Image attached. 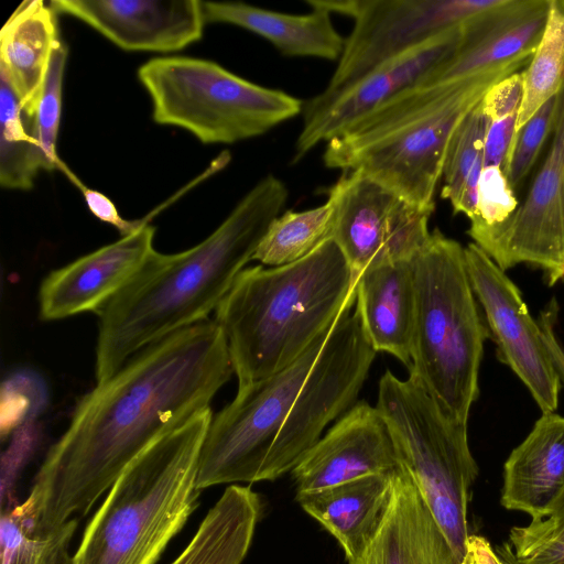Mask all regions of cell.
<instances>
[{
  "mask_svg": "<svg viewBox=\"0 0 564 564\" xmlns=\"http://www.w3.org/2000/svg\"><path fill=\"white\" fill-rule=\"evenodd\" d=\"M77 525L78 518H73L44 534H33L20 505L1 509V564H72L69 545Z\"/></svg>",
  "mask_w": 564,
  "mask_h": 564,
  "instance_id": "obj_29",
  "label": "cell"
},
{
  "mask_svg": "<svg viewBox=\"0 0 564 564\" xmlns=\"http://www.w3.org/2000/svg\"><path fill=\"white\" fill-rule=\"evenodd\" d=\"M1 434L14 432L34 422L46 402L45 384L39 376L28 370L12 373L2 384Z\"/></svg>",
  "mask_w": 564,
  "mask_h": 564,
  "instance_id": "obj_34",
  "label": "cell"
},
{
  "mask_svg": "<svg viewBox=\"0 0 564 564\" xmlns=\"http://www.w3.org/2000/svg\"><path fill=\"white\" fill-rule=\"evenodd\" d=\"M564 489V416L542 413L503 465L501 506L535 518Z\"/></svg>",
  "mask_w": 564,
  "mask_h": 564,
  "instance_id": "obj_21",
  "label": "cell"
},
{
  "mask_svg": "<svg viewBox=\"0 0 564 564\" xmlns=\"http://www.w3.org/2000/svg\"><path fill=\"white\" fill-rule=\"evenodd\" d=\"M557 107V95L549 99L517 132L506 175L516 191L525 181L540 153L550 140Z\"/></svg>",
  "mask_w": 564,
  "mask_h": 564,
  "instance_id": "obj_33",
  "label": "cell"
},
{
  "mask_svg": "<svg viewBox=\"0 0 564 564\" xmlns=\"http://www.w3.org/2000/svg\"><path fill=\"white\" fill-rule=\"evenodd\" d=\"M557 317V304L553 299L536 319L546 350L552 364L557 372L561 387L564 388V349L561 346L555 334V323Z\"/></svg>",
  "mask_w": 564,
  "mask_h": 564,
  "instance_id": "obj_40",
  "label": "cell"
},
{
  "mask_svg": "<svg viewBox=\"0 0 564 564\" xmlns=\"http://www.w3.org/2000/svg\"><path fill=\"white\" fill-rule=\"evenodd\" d=\"M206 23H228L269 41L288 57L340 58L345 40L336 30L332 14L311 7L305 14L276 12L242 2L202 1Z\"/></svg>",
  "mask_w": 564,
  "mask_h": 564,
  "instance_id": "obj_22",
  "label": "cell"
},
{
  "mask_svg": "<svg viewBox=\"0 0 564 564\" xmlns=\"http://www.w3.org/2000/svg\"><path fill=\"white\" fill-rule=\"evenodd\" d=\"M412 264L415 317L409 377L448 416L467 424L490 336L469 281L465 247L434 229Z\"/></svg>",
  "mask_w": 564,
  "mask_h": 564,
  "instance_id": "obj_7",
  "label": "cell"
},
{
  "mask_svg": "<svg viewBox=\"0 0 564 564\" xmlns=\"http://www.w3.org/2000/svg\"><path fill=\"white\" fill-rule=\"evenodd\" d=\"M501 0H306L330 14L354 20L350 35L324 89L338 91L378 67L444 32L457 28Z\"/></svg>",
  "mask_w": 564,
  "mask_h": 564,
  "instance_id": "obj_10",
  "label": "cell"
},
{
  "mask_svg": "<svg viewBox=\"0 0 564 564\" xmlns=\"http://www.w3.org/2000/svg\"><path fill=\"white\" fill-rule=\"evenodd\" d=\"M59 41L56 12L42 0L23 1L1 30L0 73L30 117Z\"/></svg>",
  "mask_w": 564,
  "mask_h": 564,
  "instance_id": "obj_24",
  "label": "cell"
},
{
  "mask_svg": "<svg viewBox=\"0 0 564 564\" xmlns=\"http://www.w3.org/2000/svg\"><path fill=\"white\" fill-rule=\"evenodd\" d=\"M288 197L285 183L268 174L202 242L173 254L154 251L97 313V383L145 347L207 321L252 260Z\"/></svg>",
  "mask_w": 564,
  "mask_h": 564,
  "instance_id": "obj_3",
  "label": "cell"
},
{
  "mask_svg": "<svg viewBox=\"0 0 564 564\" xmlns=\"http://www.w3.org/2000/svg\"><path fill=\"white\" fill-rule=\"evenodd\" d=\"M400 468L389 429L366 401L356 402L291 470L296 497Z\"/></svg>",
  "mask_w": 564,
  "mask_h": 564,
  "instance_id": "obj_16",
  "label": "cell"
},
{
  "mask_svg": "<svg viewBox=\"0 0 564 564\" xmlns=\"http://www.w3.org/2000/svg\"><path fill=\"white\" fill-rule=\"evenodd\" d=\"M70 181L80 189V192L84 196V199L86 202V205H87L88 209L90 210V213L95 217H97L99 220L107 223V224L113 226L115 228H117V230L120 232V235L122 237H126V236H129V235L135 232L142 226L148 224L147 221H142V220L131 221V220L123 219L119 215L112 200L109 199L105 194L89 188L88 186L83 184L80 182V180H78V177H76V175H74L70 178Z\"/></svg>",
  "mask_w": 564,
  "mask_h": 564,
  "instance_id": "obj_39",
  "label": "cell"
},
{
  "mask_svg": "<svg viewBox=\"0 0 564 564\" xmlns=\"http://www.w3.org/2000/svg\"><path fill=\"white\" fill-rule=\"evenodd\" d=\"M467 234L503 271L525 263L550 286L564 280V79L550 145L525 197L505 221H470Z\"/></svg>",
  "mask_w": 564,
  "mask_h": 564,
  "instance_id": "obj_12",
  "label": "cell"
},
{
  "mask_svg": "<svg viewBox=\"0 0 564 564\" xmlns=\"http://www.w3.org/2000/svg\"><path fill=\"white\" fill-rule=\"evenodd\" d=\"M527 525L512 527L505 543V564H564V489Z\"/></svg>",
  "mask_w": 564,
  "mask_h": 564,
  "instance_id": "obj_30",
  "label": "cell"
},
{
  "mask_svg": "<svg viewBox=\"0 0 564 564\" xmlns=\"http://www.w3.org/2000/svg\"><path fill=\"white\" fill-rule=\"evenodd\" d=\"M127 51L175 52L198 41L206 24L198 0H52Z\"/></svg>",
  "mask_w": 564,
  "mask_h": 564,
  "instance_id": "obj_17",
  "label": "cell"
},
{
  "mask_svg": "<svg viewBox=\"0 0 564 564\" xmlns=\"http://www.w3.org/2000/svg\"><path fill=\"white\" fill-rule=\"evenodd\" d=\"M155 229L135 232L52 271L39 291L40 317L57 321L85 312L98 313L144 267Z\"/></svg>",
  "mask_w": 564,
  "mask_h": 564,
  "instance_id": "obj_18",
  "label": "cell"
},
{
  "mask_svg": "<svg viewBox=\"0 0 564 564\" xmlns=\"http://www.w3.org/2000/svg\"><path fill=\"white\" fill-rule=\"evenodd\" d=\"M489 124L481 100L466 115L455 129L445 155L441 196L453 207L462 193L476 162L482 156Z\"/></svg>",
  "mask_w": 564,
  "mask_h": 564,
  "instance_id": "obj_32",
  "label": "cell"
},
{
  "mask_svg": "<svg viewBox=\"0 0 564 564\" xmlns=\"http://www.w3.org/2000/svg\"><path fill=\"white\" fill-rule=\"evenodd\" d=\"M44 170L31 133V118L7 77L0 73V185L28 191Z\"/></svg>",
  "mask_w": 564,
  "mask_h": 564,
  "instance_id": "obj_26",
  "label": "cell"
},
{
  "mask_svg": "<svg viewBox=\"0 0 564 564\" xmlns=\"http://www.w3.org/2000/svg\"><path fill=\"white\" fill-rule=\"evenodd\" d=\"M550 7L551 0H501L477 14L464 24L463 40L453 56L420 84H449L508 68L521 70L538 47Z\"/></svg>",
  "mask_w": 564,
  "mask_h": 564,
  "instance_id": "obj_15",
  "label": "cell"
},
{
  "mask_svg": "<svg viewBox=\"0 0 564 564\" xmlns=\"http://www.w3.org/2000/svg\"><path fill=\"white\" fill-rule=\"evenodd\" d=\"M260 514L257 492L249 486H228L189 544L171 564H241Z\"/></svg>",
  "mask_w": 564,
  "mask_h": 564,
  "instance_id": "obj_25",
  "label": "cell"
},
{
  "mask_svg": "<svg viewBox=\"0 0 564 564\" xmlns=\"http://www.w3.org/2000/svg\"><path fill=\"white\" fill-rule=\"evenodd\" d=\"M351 270L327 239L291 264L243 269L215 311L238 386L299 359L356 304Z\"/></svg>",
  "mask_w": 564,
  "mask_h": 564,
  "instance_id": "obj_4",
  "label": "cell"
},
{
  "mask_svg": "<svg viewBox=\"0 0 564 564\" xmlns=\"http://www.w3.org/2000/svg\"><path fill=\"white\" fill-rule=\"evenodd\" d=\"M37 440V427L34 422L26 423L14 431V436L8 451L4 453L2 458V501L8 499V502L2 506L1 509L9 508L15 503L12 501V495L10 492L15 474L20 469L23 462L28 458L31 451L33 449Z\"/></svg>",
  "mask_w": 564,
  "mask_h": 564,
  "instance_id": "obj_37",
  "label": "cell"
},
{
  "mask_svg": "<svg viewBox=\"0 0 564 564\" xmlns=\"http://www.w3.org/2000/svg\"><path fill=\"white\" fill-rule=\"evenodd\" d=\"M465 260L498 359L522 381L542 413L555 412L561 381L521 291L474 242L465 247Z\"/></svg>",
  "mask_w": 564,
  "mask_h": 564,
  "instance_id": "obj_13",
  "label": "cell"
},
{
  "mask_svg": "<svg viewBox=\"0 0 564 564\" xmlns=\"http://www.w3.org/2000/svg\"><path fill=\"white\" fill-rule=\"evenodd\" d=\"M348 564H459L410 476L395 470L383 520L362 553Z\"/></svg>",
  "mask_w": 564,
  "mask_h": 564,
  "instance_id": "obj_19",
  "label": "cell"
},
{
  "mask_svg": "<svg viewBox=\"0 0 564 564\" xmlns=\"http://www.w3.org/2000/svg\"><path fill=\"white\" fill-rule=\"evenodd\" d=\"M518 113L489 121L484 143V166H499L505 173L511 153Z\"/></svg>",
  "mask_w": 564,
  "mask_h": 564,
  "instance_id": "obj_38",
  "label": "cell"
},
{
  "mask_svg": "<svg viewBox=\"0 0 564 564\" xmlns=\"http://www.w3.org/2000/svg\"><path fill=\"white\" fill-rule=\"evenodd\" d=\"M207 408L145 448L87 524L72 564H155L198 506Z\"/></svg>",
  "mask_w": 564,
  "mask_h": 564,
  "instance_id": "obj_6",
  "label": "cell"
},
{
  "mask_svg": "<svg viewBox=\"0 0 564 564\" xmlns=\"http://www.w3.org/2000/svg\"><path fill=\"white\" fill-rule=\"evenodd\" d=\"M394 474L361 477L296 497L303 510L339 543L348 563L372 540L388 510Z\"/></svg>",
  "mask_w": 564,
  "mask_h": 564,
  "instance_id": "obj_23",
  "label": "cell"
},
{
  "mask_svg": "<svg viewBox=\"0 0 564 564\" xmlns=\"http://www.w3.org/2000/svg\"><path fill=\"white\" fill-rule=\"evenodd\" d=\"M459 564H505V562L484 536L469 534Z\"/></svg>",
  "mask_w": 564,
  "mask_h": 564,
  "instance_id": "obj_41",
  "label": "cell"
},
{
  "mask_svg": "<svg viewBox=\"0 0 564 564\" xmlns=\"http://www.w3.org/2000/svg\"><path fill=\"white\" fill-rule=\"evenodd\" d=\"M465 24V23H464ZM464 24L379 65L354 84L334 93L323 90L303 105V127L293 163L327 142L350 123L392 97L422 83L458 48Z\"/></svg>",
  "mask_w": 564,
  "mask_h": 564,
  "instance_id": "obj_14",
  "label": "cell"
},
{
  "mask_svg": "<svg viewBox=\"0 0 564 564\" xmlns=\"http://www.w3.org/2000/svg\"><path fill=\"white\" fill-rule=\"evenodd\" d=\"M234 375L215 321L183 328L132 356L78 403L21 503L33 534L85 516L154 441L210 408Z\"/></svg>",
  "mask_w": 564,
  "mask_h": 564,
  "instance_id": "obj_1",
  "label": "cell"
},
{
  "mask_svg": "<svg viewBox=\"0 0 564 564\" xmlns=\"http://www.w3.org/2000/svg\"><path fill=\"white\" fill-rule=\"evenodd\" d=\"M68 50L59 41L53 50L46 76L31 118V133L39 147L45 171H70L57 156L56 142L62 116L63 76Z\"/></svg>",
  "mask_w": 564,
  "mask_h": 564,
  "instance_id": "obj_31",
  "label": "cell"
},
{
  "mask_svg": "<svg viewBox=\"0 0 564 564\" xmlns=\"http://www.w3.org/2000/svg\"><path fill=\"white\" fill-rule=\"evenodd\" d=\"M376 352L354 307L292 365L238 386L208 426L198 490L291 471L324 429L355 404Z\"/></svg>",
  "mask_w": 564,
  "mask_h": 564,
  "instance_id": "obj_2",
  "label": "cell"
},
{
  "mask_svg": "<svg viewBox=\"0 0 564 564\" xmlns=\"http://www.w3.org/2000/svg\"><path fill=\"white\" fill-rule=\"evenodd\" d=\"M138 77L156 123L184 129L207 144L262 135L302 113L304 105L283 90L195 57L153 58L139 68Z\"/></svg>",
  "mask_w": 564,
  "mask_h": 564,
  "instance_id": "obj_9",
  "label": "cell"
},
{
  "mask_svg": "<svg viewBox=\"0 0 564 564\" xmlns=\"http://www.w3.org/2000/svg\"><path fill=\"white\" fill-rule=\"evenodd\" d=\"M517 72L408 88L327 141L324 164L361 172L409 203L434 210L455 129L494 85Z\"/></svg>",
  "mask_w": 564,
  "mask_h": 564,
  "instance_id": "obj_5",
  "label": "cell"
},
{
  "mask_svg": "<svg viewBox=\"0 0 564 564\" xmlns=\"http://www.w3.org/2000/svg\"><path fill=\"white\" fill-rule=\"evenodd\" d=\"M519 203L505 171L499 166H482L478 183L477 215L469 221L487 226L509 218Z\"/></svg>",
  "mask_w": 564,
  "mask_h": 564,
  "instance_id": "obj_35",
  "label": "cell"
},
{
  "mask_svg": "<svg viewBox=\"0 0 564 564\" xmlns=\"http://www.w3.org/2000/svg\"><path fill=\"white\" fill-rule=\"evenodd\" d=\"M523 98V70H519L494 85L481 99L489 121L520 111Z\"/></svg>",
  "mask_w": 564,
  "mask_h": 564,
  "instance_id": "obj_36",
  "label": "cell"
},
{
  "mask_svg": "<svg viewBox=\"0 0 564 564\" xmlns=\"http://www.w3.org/2000/svg\"><path fill=\"white\" fill-rule=\"evenodd\" d=\"M564 79V0H551L542 37L523 70V98L516 132L561 90Z\"/></svg>",
  "mask_w": 564,
  "mask_h": 564,
  "instance_id": "obj_28",
  "label": "cell"
},
{
  "mask_svg": "<svg viewBox=\"0 0 564 564\" xmlns=\"http://www.w3.org/2000/svg\"><path fill=\"white\" fill-rule=\"evenodd\" d=\"M332 207L325 204L305 210H286L268 228L252 260L281 267L296 262L330 239Z\"/></svg>",
  "mask_w": 564,
  "mask_h": 564,
  "instance_id": "obj_27",
  "label": "cell"
},
{
  "mask_svg": "<svg viewBox=\"0 0 564 564\" xmlns=\"http://www.w3.org/2000/svg\"><path fill=\"white\" fill-rule=\"evenodd\" d=\"M412 260L368 267L357 281L355 304L372 348L394 356L408 369L415 317Z\"/></svg>",
  "mask_w": 564,
  "mask_h": 564,
  "instance_id": "obj_20",
  "label": "cell"
},
{
  "mask_svg": "<svg viewBox=\"0 0 564 564\" xmlns=\"http://www.w3.org/2000/svg\"><path fill=\"white\" fill-rule=\"evenodd\" d=\"M376 408L389 429L400 467L414 482L460 563L478 476L467 424L448 416L414 379H399L390 370L380 378Z\"/></svg>",
  "mask_w": 564,
  "mask_h": 564,
  "instance_id": "obj_8",
  "label": "cell"
},
{
  "mask_svg": "<svg viewBox=\"0 0 564 564\" xmlns=\"http://www.w3.org/2000/svg\"><path fill=\"white\" fill-rule=\"evenodd\" d=\"M330 239L357 283L371 265L412 260L431 236L434 210L415 206L358 171L343 172L327 193Z\"/></svg>",
  "mask_w": 564,
  "mask_h": 564,
  "instance_id": "obj_11",
  "label": "cell"
}]
</instances>
